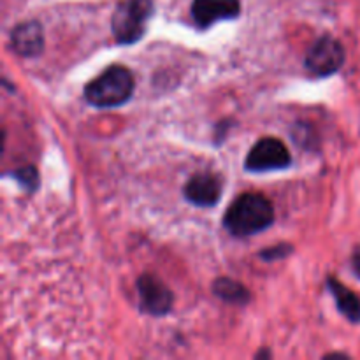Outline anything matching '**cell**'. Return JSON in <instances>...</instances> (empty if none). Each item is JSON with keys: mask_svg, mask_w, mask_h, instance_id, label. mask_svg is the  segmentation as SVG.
I'll list each match as a JSON object with an SVG mask.
<instances>
[{"mask_svg": "<svg viewBox=\"0 0 360 360\" xmlns=\"http://www.w3.org/2000/svg\"><path fill=\"white\" fill-rule=\"evenodd\" d=\"M213 292L218 299L229 302V304L245 306L252 299L246 287H243L239 281L231 280V278H218V280H214Z\"/></svg>", "mask_w": 360, "mask_h": 360, "instance_id": "cell-11", "label": "cell"}, {"mask_svg": "<svg viewBox=\"0 0 360 360\" xmlns=\"http://www.w3.org/2000/svg\"><path fill=\"white\" fill-rule=\"evenodd\" d=\"M327 288L333 294L334 301H336L338 309H340L341 315L347 320H350L352 323L360 322V297L355 292H352L350 288L345 287L340 280L329 276L327 278Z\"/></svg>", "mask_w": 360, "mask_h": 360, "instance_id": "cell-10", "label": "cell"}, {"mask_svg": "<svg viewBox=\"0 0 360 360\" xmlns=\"http://www.w3.org/2000/svg\"><path fill=\"white\" fill-rule=\"evenodd\" d=\"M239 13V0H193L192 4V18L199 28H207L217 21L234 20Z\"/></svg>", "mask_w": 360, "mask_h": 360, "instance_id": "cell-8", "label": "cell"}, {"mask_svg": "<svg viewBox=\"0 0 360 360\" xmlns=\"http://www.w3.org/2000/svg\"><path fill=\"white\" fill-rule=\"evenodd\" d=\"M224 181L214 172H197L185 185L186 200L200 207H213L221 199Z\"/></svg>", "mask_w": 360, "mask_h": 360, "instance_id": "cell-7", "label": "cell"}, {"mask_svg": "<svg viewBox=\"0 0 360 360\" xmlns=\"http://www.w3.org/2000/svg\"><path fill=\"white\" fill-rule=\"evenodd\" d=\"M292 155L280 139L264 137L250 150L245 169L250 172H271L290 167Z\"/></svg>", "mask_w": 360, "mask_h": 360, "instance_id": "cell-4", "label": "cell"}, {"mask_svg": "<svg viewBox=\"0 0 360 360\" xmlns=\"http://www.w3.org/2000/svg\"><path fill=\"white\" fill-rule=\"evenodd\" d=\"M11 46L21 56H37L44 49V30L37 21H23L11 32Z\"/></svg>", "mask_w": 360, "mask_h": 360, "instance_id": "cell-9", "label": "cell"}, {"mask_svg": "<svg viewBox=\"0 0 360 360\" xmlns=\"http://www.w3.org/2000/svg\"><path fill=\"white\" fill-rule=\"evenodd\" d=\"M273 221L274 207L271 200L262 193L246 192L229 206L224 227L236 238H248L269 229Z\"/></svg>", "mask_w": 360, "mask_h": 360, "instance_id": "cell-1", "label": "cell"}, {"mask_svg": "<svg viewBox=\"0 0 360 360\" xmlns=\"http://www.w3.org/2000/svg\"><path fill=\"white\" fill-rule=\"evenodd\" d=\"M345 63V48L338 39L330 35L320 37L311 49L308 51L304 60V65L313 76L327 77L341 69Z\"/></svg>", "mask_w": 360, "mask_h": 360, "instance_id": "cell-5", "label": "cell"}, {"mask_svg": "<svg viewBox=\"0 0 360 360\" xmlns=\"http://www.w3.org/2000/svg\"><path fill=\"white\" fill-rule=\"evenodd\" d=\"M11 176H13V178L16 179V181L20 183L27 192H35V190L39 188V183H41L39 181L37 169L32 167V165H25V167L14 171Z\"/></svg>", "mask_w": 360, "mask_h": 360, "instance_id": "cell-12", "label": "cell"}, {"mask_svg": "<svg viewBox=\"0 0 360 360\" xmlns=\"http://www.w3.org/2000/svg\"><path fill=\"white\" fill-rule=\"evenodd\" d=\"M352 266H354L355 274H357L360 280V248H357L354 252V257H352Z\"/></svg>", "mask_w": 360, "mask_h": 360, "instance_id": "cell-14", "label": "cell"}, {"mask_svg": "<svg viewBox=\"0 0 360 360\" xmlns=\"http://www.w3.org/2000/svg\"><path fill=\"white\" fill-rule=\"evenodd\" d=\"M292 252H294V246L285 243V245H276L271 246V248L262 250V252L259 253V257L262 260H266V262H276V260H281L285 259V257L290 255Z\"/></svg>", "mask_w": 360, "mask_h": 360, "instance_id": "cell-13", "label": "cell"}, {"mask_svg": "<svg viewBox=\"0 0 360 360\" xmlns=\"http://www.w3.org/2000/svg\"><path fill=\"white\" fill-rule=\"evenodd\" d=\"M136 287L139 294V306L146 315L165 316L172 309L174 295L158 276L143 274L137 280Z\"/></svg>", "mask_w": 360, "mask_h": 360, "instance_id": "cell-6", "label": "cell"}, {"mask_svg": "<svg viewBox=\"0 0 360 360\" xmlns=\"http://www.w3.org/2000/svg\"><path fill=\"white\" fill-rule=\"evenodd\" d=\"M136 81L127 67L111 65L84 86V98L101 109L118 108L134 94Z\"/></svg>", "mask_w": 360, "mask_h": 360, "instance_id": "cell-2", "label": "cell"}, {"mask_svg": "<svg viewBox=\"0 0 360 360\" xmlns=\"http://www.w3.org/2000/svg\"><path fill=\"white\" fill-rule=\"evenodd\" d=\"M153 16L151 0H123L111 18V30L118 44H134L146 34L148 21Z\"/></svg>", "mask_w": 360, "mask_h": 360, "instance_id": "cell-3", "label": "cell"}]
</instances>
